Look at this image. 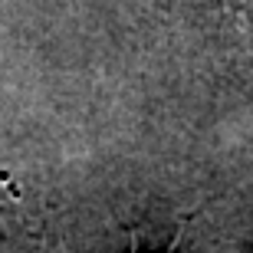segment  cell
I'll return each instance as SVG.
<instances>
[{"instance_id":"6da1fadb","label":"cell","mask_w":253,"mask_h":253,"mask_svg":"<svg viewBox=\"0 0 253 253\" xmlns=\"http://www.w3.org/2000/svg\"><path fill=\"white\" fill-rule=\"evenodd\" d=\"M220 7H224L227 20L244 33V40L253 46V0H220Z\"/></svg>"}]
</instances>
